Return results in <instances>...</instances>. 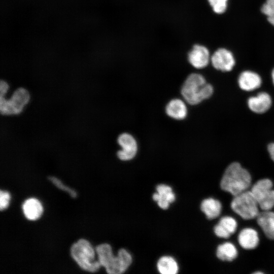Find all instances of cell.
<instances>
[{"mask_svg": "<svg viewBox=\"0 0 274 274\" xmlns=\"http://www.w3.org/2000/svg\"><path fill=\"white\" fill-rule=\"evenodd\" d=\"M213 86L200 74H189L185 80L181 93L184 100L191 105H196L210 98L214 93Z\"/></svg>", "mask_w": 274, "mask_h": 274, "instance_id": "obj_1", "label": "cell"}, {"mask_svg": "<svg viewBox=\"0 0 274 274\" xmlns=\"http://www.w3.org/2000/svg\"><path fill=\"white\" fill-rule=\"evenodd\" d=\"M95 251L98 261L109 274H121L124 273L132 262L130 254L125 249L119 250L116 256L113 254L111 246L106 243L97 246Z\"/></svg>", "mask_w": 274, "mask_h": 274, "instance_id": "obj_2", "label": "cell"}, {"mask_svg": "<svg viewBox=\"0 0 274 274\" xmlns=\"http://www.w3.org/2000/svg\"><path fill=\"white\" fill-rule=\"evenodd\" d=\"M251 184L249 172L237 162L230 163L226 168L220 182L221 189L235 196L246 190Z\"/></svg>", "mask_w": 274, "mask_h": 274, "instance_id": "obj_3", "label": "cell"}, {"mask_svg": "<svg viewBox=\"0 0 274 274\" xmlns=\"http://www.w3.org/2000/svg\"><path fill=\"white\" fill-rule=\"evenodd\" d=\"M71 255L84 270L94 272L101 266L99 261L94 260L95 252L90 243L81 238L74 243L70 249Z\"/></svg>", "mask_w": 274, "mask_h": 274, "instance_id": "obj_4", "label": "cell"}, {"mask_svg": "<svg viewBox=\"0 0 274 274\" xmlns=\"http://www.w3.org/2000/svg\"><path fill=\"white\" fill-rule=\"evenodd\" d=\"M30 98L29 91L23 87L17 88L9 99L0 96V112L5 116L20 114L28 104Z\"/></svg>", "mask_w": 274, "mask_h": 274, "instance_id": "obj_5", "label": "cell"}, {"mask_svg": "<svg viewBox=\"0 0 274 274\" xmlns=\"http://www.w3.org/2000/svg\"><path fill=\"white\" fill-rule=\"evenodd\" d=\"M259 205L251 190H246L235 196L231 202L232 210L246 220L257 218Z\"/></svg>", "mask_w": 274, "mask_h": 274, "instance_id": "obj_6", "label": "cell"}, {"mask_svg": "<svg viewBox=\"0 0 274 274\" xmlns=\"http://www.w3.org/2000/svg\"><path fill=\"white\" fill-rule=\"evenodd\" d=\"M268 179L258 180L251 189L259 208L263 211L270 210L274 207V190Z\"/></svg>", "mask_w": 274, "mask_h": 274, "instance_id": "obj_7", "label": "cell"}, {"mask_svg": "<svg viewBox=\"0 0 274 274\" xmlns=\"http://www.w3.org/2000/svg\"><path fill=\"white\" fill-rule=\"evenodd\" d=\"M211 58L208 48L200 44H193L187 54L188 63L197 70L206 67L211 63Z\"/></svg>", "mask_w": 274, "mask_h": 274, "instance_id": "obj_8", "label": "cell"}, {"mask_svg": "<svg viewBox=\"0 0 274 274\" xmlns=\"http://www.w3.org/2000/svg\"><path fill=\"white\" fill-rule=\"evenodd\" d=\"M117 143L121 148L117 153V157L120 160L128 161L136 156L138 144L132 135L127 132L122 133L118 136Z\"/></svg>", "mask_w": 274, "mask_h": 274, "instance_id": "obj_9", "label": "cell"}, {"mask_svg": "<svg viewBox=\"0 0 274 274\" xmlns=\"http://www.w3.org/2000/svg\"><path fill=\"white\" fill-rule=\"evenodd\" d=\"M211 63L214 68L223 72L232 70L235 65V60L232 53L229 50L220 48L212 55Z\"/></svg>", "mask_w": 274, "mask_h": 274, "instance_id": "obj_10", "label": "cell"}, {"mask_svg": "<svg viewBox=\"0 0 274 274\" xmlns=\"http://www.w3.org/2000/svg\"><path fill=\"white\" fill-rule=\"evenodd\" d=\"M272 100L271 96L266 92H260L254 96L248 98L247 105L252 112L262 114L267 112L271 108Z\"/></svg>", "mask_w": 274, "mask_h": 274, "instance_id": "obj_11", "label": "cell"}, {"mask_svg": "<svg viewBox=\"0 0 274 274\" xmlns=\"http://www.w3.org/2000/svg\"><path fill=\"white\" fill-rule=\"evenodd\" d=\"M262 81L260 76L250 70L243 71L237 78V84L242 90L250 92L260 87Z\"/></svg>", "mask_w": 274, "mask_h": 274, "instance_id": "obj_12", "label": "cell"}, {"mask_svg": "<svg viewBox=\"0 0 274 274\" xmlns=\"http://www.w3.org/2000/svg\"><path fill=\"white\" fill-rule=\"evenodd\" d=\"M186 102L184 100L180 98L171 99L165 107L166 115L175 120H184L188 114V109Z\"/></svg>", "mask_w": 274, "mask_h": 274, "instance_id": "obj_13", "label": "cell"}, {"mask_svg": "<svg viewBox=\"0 0 274 274\" xmlns=\"http://www.w3.org/2000/svg\"><path fill=\"white\" fill-rule=\"evenodd\" d=\"M156 191L153 195V200L157 202L160 208L167 209L169 204L175 200V195L172 188L165 184H160L157 186Z\"/></svg>", "mask_w": 274, "mask_h": 274, "instance_id": "obj_14", "label": "cell"}, {"mask_svg": "<svg viewBox=\"0 0 274 274\" xmlns=\"http://www.w3.org/2000/svg\"><path fill=\"white\" fill-rule=\"evenodd\" d=\"M237 226V222L233 218L225 216L221 218L215 225L214 231L217 236L227 238L235 232Z\"/></svg>", "mask_w": 274, "mask_h": 274, "instance_id": "obj_15", "label": "cell"}, {"mask_svg": "<svg viewBox=\"0 0 274 274\" xmlns=\"http://www.w3.org/2000/svg\"><path fill=\"white\" fill-rule=\"evenodd\" d=\"M257 222L266 237L274 239V212L268 210L259 213Z\"/></svg>", "mask_w": 274, "mask_h": 274, "instance_id": "obj_16", "label": "cell"}, {"mask_svg": "<svg viewBox=\"0 0 274 274\" xmlns=\"http://www.w3.org/2000/svg\"><path fill=\"white\" fill-rule=\"evenodd\" d=\"M241 246L247 250L255 249L258 245L259 239L257 232L254 229L247 228L241 231L238 235Z\"/></svg>", "mask_w": 274, "mask_h": 274, "instance_id": "obj_17", "label": "cell"}, {"mask_svg": "<svg viewBox=\"0 0 274 274\" xmlns=\"http://www.w3.org/2000/svg\"><path fill=\"white\" fill-rule=\"evenodd\" d=\"M22 211L25 217L29 220H36L40 218L43 212L41 202L35 198H29L24 202Z\"/></svg>", "mask_w": 274, "mask_h": 274, "instance_id": "obj_18", "label": "cell"}, {"mask_svg": "<svg viewBox=\"0 0 274 274\" xmlns=\"http://www.w3.org/2000/svg\"><path fill=\"white\" fill-rule=\"evenodd\" d=\"M200 209L208 219H213L218 217L220 214L222 205L218 200L208 198L202 201Z\"/></svg>", "mask_w": 274, "mask_h": 274, "instance_id": "obj_19", "label": "cell"}, {"mask_svg": "<svg viewBox=\"0 0 274 274\" xmlns=\"http://www.w3.org/2000/svg\"><path fill=\"white\" fill-rule=\"evenodd\" d=\"M158 271L162 274H176L179 271V266L172 257L164 256L160 258L157 263Z\"/></svg>", "mask_w": 274, "mask_h": 274, "instance_id": "obj_20", "label": "cell"}, {"mask_svg": "<svg viewBox=\"0 0 274 274\" xmlns=\"http://www.w3.org/2000/svg\"><path fill=\"white\" fill-rule=\"evenodd\" d=\"M216 255L222 261H231L237 257V251L234 245L226 242L218 246Z\"/></svg>", "mask_w": 274, "mask_h": 274, "instance_id": "obj_21", "label": "cell"}, {"mask_svg": "<svg viewBox=\"0 0 274 274\" xmlns=\"http://www.w3.org/2000/svg\"><path fill=\"white\" fill-rule=\"evenodd\" d=\"M268 21L274 26V0H266L261 8Z\"/></svg>", "mask_w": 274, "mask_h": 274, "instance_id": "obj_22", "label": "cell"}, {"mask_svg": "<svg viewBox=\"0 0 274 274\" xmlns=\"http://www.w3.org/2000/svg\"><path fill=\"white\" fill-rule=\"evenodd\" d=\"M48 180L58 189L66 192L71 197L75 198L77 196V192L73 189L64 185L61 181L54 176L48 177Z\"/></svg>", "mask_w": 274, "mask_h": 274, "instance_id": "obj_23", "label": "cell"}, {"mask_svg": "<svg viewBox=\"0 0 274 274\" xmlns=\"http://www.w3.org/2000/svg\"><path fill=\"white\" fill-rule=\"evenodd\" d=\"M213 11L217 14L224 13L227 8L228 0H208Z\"/></svg>", "mask_w": 274, "mask_h": 274, "instance_id": "obj_24", "label": "cell"}, {"mask_svg": "<svg viewBox=\"0 0 274 274\" xmlns=\"http://www.w3.org/2000/svg\"><path fill=\"white\" fill-rule=\"evenodd\" d=\"M10 198V195L8 192L0 191V210L1 211L6 209L8 207Z\"/></svg>", "mask_w": 274, "mask_h": 274, "instance_id": "obj_25", "label": "cell"}, {"mask_svg": "<svg viewBox=\"0 0 274 274\" xmlns=\"http://www.w3.org/2000/svg\"><path fill=\"white\" fill-rule=\"evenodd\" d=\"M9 88L8 83L4 80L0 82V96H5Z\"/></svg>", "mask_w": 274, "mask_h": 274, "instance_id": "obj_26", "label": "cell"}, {"mask_svg": "<svg viewBox=\"0 0 274 274\" xmlns=\"http://www.w3.org/2000/svg\"><path fill=\"white\" fill-rule=\"evenodd\" d=\"M267 149L270 158L274 162V142L269 143Z\"/></svg>", "mask_w": 274, "mask_h": 274, "instance_id": "obj_27", "label": "cell"}, {"mask_svg": "<svg viewBox=\"0 0 274 274\" xmlns=\"http://www.w3.org/2000/svg\"><path fill=\"white\" fill-rule=\"evenodd\" d=\"M271 76L272 82L274 85V68L272 70Z\"/></svg>", "mask_w": 274, "mask_h": 274, "instance_id": "obj_28", "label": "cell"}, {"mask_svg": "<svg viewBox=\"0 0 274 274\" xmlns=\"http://www.w3.org/2000/svg\"><path fill=\"white\" fill-rule=\"evenodd\" d=\"M255 273H262L261 272H255Z\"/></svg>", "mask_w": 274, "mask_h": 274, "instance_id": "obj_29", "label": "cell"}]
</instances>
